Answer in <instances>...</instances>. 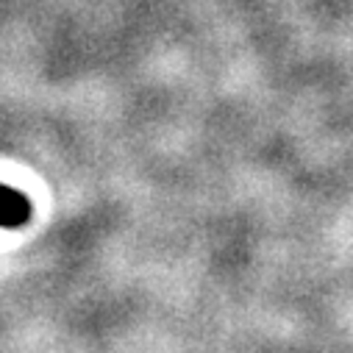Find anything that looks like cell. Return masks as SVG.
Listing matches in <instances>:
<instances>
[{
    "mask_svg": "<svg viewBox=\"0 0 353 353\" xmlns=\"http://www.w3.org/2000/svg\"><path fill=\"white\" fill-rule=\"evenodd\" d=\"M31 220V201L9 187V184H0V228H20Z\"/></svg>",
    "mask_w": 353,
    "mask_h": 353,
    "instance_id": "6da1fadb",
    "label": "cell"
}]
</instances>
